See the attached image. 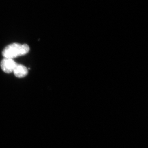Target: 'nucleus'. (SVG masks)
<instances>
[{"mask_svg": "<svg viewBox=\"0 0 148 148\" xmlns=\"http://www.w3.org/2000/svg\"><path fill=\"white\" fill-rule=\"evenodd\" d=\"M14 59L4 58L1 62V67L5 73H10L13 71L17 64Z\"/></svg>", "mask_w": 148, "mask_h": 148, "instance_id": "nucleus-2", "label": "nucleus"}, {"mask_svg": "<svg viewBox=\"0 0 148 148\" xmlns=\"http://www.w3.org/2000/svg\"><path fill=\"white\" fill-rule=\"evenodd\" d=\"M13 73L16 77L21 78L26 76L28 71L26 66L18 64L15 68Z\"/></svg>", "mask_w": 148, "mask_h": 148, "instance_id": "nucleus-3", "label": "nucleus"}, {"mask_svg": "<svg viewBox=\"0 0 148 148\" xmlns=\"http://www.w3.org/2000/svg\"><path fill=\"white\" fill-rule=\"evenodd\" d=\"M30 48L27 44L14 43L9 44L3 49L2 55L4 58L14 59L27 54Z\"/></svg>", "mask_w": 148, "mask_h": 148, "instance_id": "nucleus-1", "label": "nucleus"}]
</instances>
